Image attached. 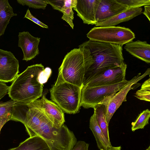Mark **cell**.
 Instances as JSON below:
<instances>
[{
    "instance_id": "cell-1",
    "label": "cell",
    "mask_w": 150,
    "mask_h": 150,
    "mask_svg": "<svg viewBox=\"0 0 150 150\" xmlns=\"http://www.w3.org/2000/svg\"><path fill=\"white\" fill-rule=\"evenodd\" d=\"M10 120L22 123L30 137H40L50 150H72L77 142L66 125L55 128L43 112L28 103L16 102L12 108Z\"/></svg>"
},
{
    "instance_id": "cell-2",
    "label": "cell",
    "mask_w": 150,
    "mask_h": 150,
    "mask_svg": "<svg viewBox=\"0 0 150 150\" xmlns=\"http://www.w3.org/2000/svg\"><path fill=\"white\" fill-rule=\"evenodd\" d=\"M51 69H44L41 64L28 66L18 74L9 87L8 94L13 100L28 103L42 96L43 84L52 73Z\"/></svg>"
},
{
    "instance_id": "cell-3",
    "label": "cell",
    "mask_w": 150,
    "mask_h": 150,
    "mask_svg": "<svg viewBox=\"0 0 150 150\" xmlns=\"http://www.w3.org/2000/svg\"><path fill=\"white\" fill-rule=\"evenodd\" d=\"M122 46L89 40L79 46L88 49L93 62L86 73L83 86L91 78L115 65L124 62Z\"/></svg>"
},
{
    "instance_id": "cell-4",
    "label": "cell",
    "mask_w": 150,
    "mask_h": 150,
    "mask_svg": "<svg viewBox=\"0 0 150 150\" xmlns=\"http://www.w3.org/2000/svg\"><path fill=\"white\" fill-rule=\"evenodd\" d=\"M93 62L88 49L81 47L71 50L63 60L54 84L66 82L82 87L85 74Z\"/></svg>"
},
{
    "instance_id": "cell-5",
    "label": "cell",
    "mask_w": 150,
    "mask_h": 150,
    "mask_svg": "<svg viewBox=\"0 0 150 150\" xmlns=\"http://www.w3.org/2000/svg\"><path fill=\"white\" fill-rule=\"evenodd\" d=\"M82 88L66 82L53 85L50 89V98L63 112L76 114L81 107Z\"/></svg>"
},
{
    "instance_id": "cell-6",
    "label": "cell",
    "mask_w": 150,
    "mask_h": 150,
    "mask_svg": "<svg viewBox=\"0 0 150 150\" xmlns=\"http://www.w3.org/2000/svg\"><path fill=\"white\" fill-rule=\"evenodd\" d=\"M90 40L122 46L132 41L134 33L129 28L120 26L95 27L87 34Z\"/></svg>"
},
{
    "instance_id": "cell-7",
    "label": "cell",
    "mask_w": 150,
    "mask_h": 150,
    "mask_svg": "<svg viewBox=\"0 0 150 150\" xmlns=\"http://www.w3.org/2000/svg\"><path fill=\"white\" fill-rule=\"evenodd\" d=\"M125 80L113 84L98 86H83L81 91L80 106L93 108L101 101L118 92L128 82Z\"/></svg>"
},
{
    "instance_id": "cell-8",
    "label": "cell",
    "mask_w": 150,
    "mask_h": 150,
    "mask_svg": "<svg viewBox=\"0 0 150 150\" xmlns=\"http://www.w3.org/2000/svg\"><path fill=\"white\" fill-rule=\"evenodd\" d=\"M150 74V68L147 69L144 73H141L133 77L121 89L115 94L105 98L99 104L104 105L106 110V121L109 125L110 121L114 113L122 105L127 101V95L131 90L137 88L139 86L138 82Z\"/></svg>"
},
{
    "instance_id": "cell-9",
    "label": "cell",
    "mask_w": 150,
    "mask_h": 150,
    "mask_svg": "<svg viewBox=\"0 0 150 150\" xmlns=\"http://www.w3.org/2000/svg\"><path fill=\"white\" fill-rule=\"evenodd\" d=\"M127 67L125 62L115 65L92 78L83 86L110 85L125 81Z\"/></svg>"
},
{
    "instance_id": "cell-10",
    "label": "cell",
    "mask_w": 150,
    "mask_h": 150,
    "mask_svg": "<svg viewBox=\"0 0 150 150\" xmlns=\"http://www.w3.org/2000/svg\"><path fill=\"white\" fill-rule=\"evenodd\" d=\"M28 103L43 112L55 128H60L64 125L65 120L64 112L57 104L48 100L44 95L41 99Z\"/></svg>"
},
{
    "instance_id": "cell-11",
    "label": "cell",
    "mask_w": 150,
    "mask_h": 150,
    "mask_svg": "<svg viewBox=\"0 0 150 150\" xmlns=\"http://www.w3.org/2000/svg\"><path fill=\"white\" fill-rule=\"evenodd\" d=\"M19 62L10 51L0 49V81H13L18 75Z\"/></svg>"
},
{
    "instance_id": "cell-12",
    "label": "cell",
    "mask_w": 150,
    "mask_h": 150,
    "mask_svg": "<svg viewBox=\"0 0 150 150\" xmlns=\"http://www.w3.org/2000/svg\"><path fill=\"white\" fill-rule=\"evenodd\" d=\"M128 9L127 6L117 0H100L96 13L97 23L108 19Z\"/></svg>"
},
{
    "instance_id": "cell-13",
    "label": "cell",
    "mask_w": 150,
    "mask_h": 150,
    "mask_svg": "<svg viewBox=\"0 0 150 150\" xmlns=\"http://www.w3.org/2000/svg\"><path fill=\"white\" fill-rule=\"evenodd\" d=\"M100 0H77L75 7L73 8L77 15L84 24L95 25L97 22L96 15Z\"/></svg>"
},
{
    "instance_id": "cell-14",
    "label": "cell",
    "mask_w": 150,
    "mask_h": 150,
    "mask_svg": "<svg viewBox=\"0 0 150 150\" xmlns=\"http://www.w3.org/2000/svg\"><path fill=\"white\" fill-rule=\"evenodd\" d=\"M18 37V46L22 49L23 54V60H30L39 54L40 38L34 37L29 32L25 31L19 33Z\"/></svg>"
},
{
    "instance_id": "cell-15",
    "label": "cell",
    "mask_w": 150,
    "mask_h": 150,
    "mask_svg": "<svg viewBox=\"0 0 150 150\" xmlns=\"http://www.w3.org/2000/svg\"><path fill=\"white\" fill-rule=\"evenodd\" d=\"M125 50L134 57L150 63V45L146 41L137 40L125 44Z\"/></svg>"
},
{
    "instance_id": "cell-16",
    "label": "cell",
    "mask_w": 150,
    "mask_h": 150,
    "mask_svg": "<svg viewBox=\"0 0 150 150\" xmlns=\"http://www.w3.org/2000/svg\"><path fill=\"white\" fill-rule=\"evenodd\" d=\"M142 7L129 8L126 11L101 22L96 23V27H105L115 26L124 22L128 21L134 18L141 14Z\"/></svg>"
},
{
    "instance_id": "cell-17",
    "label": "cell",
    "mask_w": 150,
    "mask_h": 150,
    "mask_svg": "<svg viewBox=\"0 0 150 150\" xmlns=\"http://www.w3.org/2000/svg\"><path fill=\"white\" fill-rule=\"evenodd\" d=\"M89 128L93 133L100 150H106L112 146L110 141L107 139L98 125L94 112L90 119Z\"/></svg>"
},
{
    "instance_id": "cell-18",
    "label": "cell",
    "mask_w": 150,
    "mask_h": 150,
    "mask_svg": "<svg viewBox=\"0 0 150 150\" xmlns=\"http://www.w3.org/2000/svg\"><path fill=\"white\" fill-rule=\"evenodd\" d=\"M8 150H50L47 144L40 137H30L21 142L17 147Z\"/></svg>"
},
{
    "instance_id": "cell-19",
    "label": "cell",
    "mask_w": 150,
    "mask_h": 150,
    "mask_svg": "<svg viewBox=\"0 0 150 150\" xmlns=\"http://www.w3.org/2000/svg\"><path fill=\"white\" fill-rule=\"evenodd\" d=\"M17 15L8 0H0V36L4 34L10 19Z\"/></svg>"
},
{
    "instance_id": "cell-20",
    "label": "cell",
    "mask_w": 150,
    "mask_h": 150,
    "mask_svg": "<svg viewBox=\"0 0 150 150\" xmlns=\"http://www.w3.org/2000/svg\"><path fill=\"white\" fill-rule=\"evenodd\" d=\"M98 124L107 139L110 140L108 125L106 121L105 106L101 104L95 105L93 108Z\"/></svg>"
},
{
    "instance_id": "cell-21",
    "label": "cell",
    "mask_w": 150,
    "mask_h": 150,
    "mask_svg": "<svg viewBox=\"0 0 150 150\" xmlns=\"http://www.w3.org/2000/svg\"><path fill=\"white\" fill-rule=\"evenodd\" d=\"M150 117V111L146 109L142 111L139 115L134 122L131 123V129L132 131L139 129H143L149 124Z\"/></svg>"
},
{
    "instance_id": "cell-22",
    "label": "cell",
    "mask_w": 150,
    "mask_h": 150,
    "mask_svg": "<svg viewBox=\"0 0 150 150\" xmlns=\"http://www.w3.org/2000/svg\"><path fill=\"white\" fill-rule=\"evenodd\" d=\"M134 96L137 99L149 102L150 101V79L145 81L140 89L138 90Z\"/></svg>"
},
{
    "instance_id": "cell-23",
    "label": "cell",
    "mask_w": 150,
    "mask_h": 150,
    "mask_svg": "<svg viewBox=\"0 0 150 150\" xmlns=\"http://www.w3.org/2000/svg\"><path fill=\"white\" fill-rule=\"evenodd\" d=\"M16 102L11 99L5 102L0 103V119L8 118L11 119L12 108Z\"/></svg>"
},
{
    "instance_id": "cell-24",
    "label": "cell",
    "mask_w": 150,
    "mask_h": 150,
    "mask_svg": "<svg viewBox=\"0 0 150 150\" xmlns=\"http://www.w3.org/2000/svg\"><path fill=\"white\" fill-rule=\"evenodd\" d=\"M17 1L23 6L26 5L29 7L43 9L46 8L48 4L45 0H18Z\"/></svg>"
},
{
    "instance_id": "cell-25",
    "label": "cell",
    "mask_w": 150,
    "mask_h": 150,
    "mask_svg": "<svg viewBox=\"0 0 150 150\" xmlns=\"http://www.w3.org/2000/svg\"><path fill=\"white\" fill-rule=\"evenodd\" d=\"M124 4L128 8L141 7V6L150 5V0H117Z\"/></svg>"
},
{
    "instance_id": "cell-26",
    "label": "cell",
    "mask_w": 150,
    "mask_h": 150,
    "mask_svg": "<svg viewBox=\"0 0 150 150\" xmlns=\"http://www.w3.org/2000/svg\"><path fill=\"white\" fill-rule=\"evenodd\" d=\"M61 12L63 15L62 18L65 21L70 25L72 29H74V25L73 20L74 19V13L71 8H68L62 10Z\"/></svg>"
},
{
    "instance_id": "cell-27",
    "label": "cell",
    "mask_w": 150,
    "mask_h": 150,
    "mask_svg": "<svg viewBox=\"0 0 150 150\" xmlns=\"http://www.w3.org/2000/svg\"><path fill=\"white\" fill-rule=\"evenodd\" d=\"M24 18L30 20L42 28H48V26L44 24L34 16L31 13L29 9L27 10Z\"/></svg>"
},
{
    "instance_id": "cell-28",
    "label": "cell",
    "mask_w": 150,
    "mask_h": 150,
    "mask_svg": "<svg viewBox=\"0 0 150 150\" xmlns=\"http://www.w3.org/2000/svg\"><path fill=\"white\" fill-rule=\"evenodd\" d=\"M48 4H50L53 8L61 12L64 5V0H45Z\"/></svg>"
},
{
    "instance_id": "cell-29",
    "label": "cell",
    "mask_w": 150,
    "mask_h": 150,
    "mask_svg": "<svg viewBox=\"0 0 150 150\" xmlns=\"http://www.w3.org/2000/svg\"><path fill=\"white\" fill-rule=\"evenodd\" d=\"M89 144L83 141L77 142L72 150H88Z\"/></svg>"
},
{
    "instance_id": "cell-30",
    "label": "cell",
    "mask_w": 150,
    "mask_h": 150,
    "mask_svg": "<svg viewBox=\"0 0 150 150\" xmlns=\"http://www.w3.org/2000/svg\"><path fill=\"white\" fill-rule=\"evenodd\" d=\"M77 4V0H64V5L61 11L68 8H74L76 7Z\"/></svg>"
},
{
    "instance_id": "cell-31",
    "label": "cell",
    "mask_w": 150,
    "mask_h": 150,
    "mask_svg": "<svg viewBox=\"0 0 150 150\" xmlns=\"http://www.w3.org/2000/svg\"><path fill=\"white\" fill-rule=\"evenodd\" d=\"M9 87L4 83L0 81V100L8 93Z\"/></svg>"
},
{
    "instance_id": "cell-32",
    "label": "cell",
    "mask_w": 150,
    "mask_h": 150,
    "mask_svg": "<svg viewBox=\"0 0 150 150\" xmlns=\"http://www.w3.org/2000/svg\"><path fill=\"white\" fill-rule=\"evenodd\" d=\"M150 21V5L144 6V11L142 12Z\"/></svg>"
},
{
    "instance_id": "cell-33",
    "label": "cell",
    "mask_w": 150,
    "mask_h": 150,
    "mask_svg": "<svg viewBox=\"0 0 150 150\" xmlns=\"http://www.w3.org/2000/svg\"><path fill=\"white\" fill-rule=\"evenodd\" d=\"M10 120V119L8 118L0 119V133L1 129L4 125L6 122Z\"/></svg>"
},
{
    "instance_id": "cell-34",
    "label": "cell",
    "mask_w": 150,
    "mask_h": 150,
    "mask_svg": "<svg viewBox=\"0 0 150 150\" xmlns=\"http://www.w3.org/2000/svg\"><path fill=\"white\" fill-rule=\"evenodd\" d=\"M121 147L120 146H112V147L107 149H100V150H121Z\"/></svg>"
},
{
    "instance_id": "cell-35",
    "label": "cell",
    "mask_w": 150,
    "mask_h": 150,
    "mask_svg": "<svg viewBox=\"0 0 150 150\" xmlns=\"http://www.w3.org/2000/svg\"><path fill=\"white\" fill-rule=\"evenodd\" d=\"M145 150H150V146H149Z\"/></svg>"
}]
</instances>
